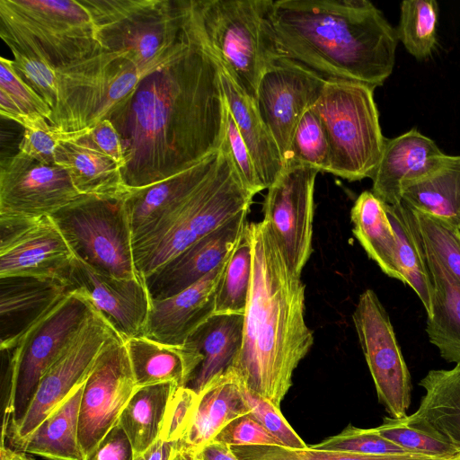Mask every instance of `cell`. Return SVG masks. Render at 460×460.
<instances>
[{"label": "cell", "instance_id": "cell-28", "mask_svg": "<svg viewBox=\"0 0 460 460\" xmlns=\"http://www.w3.org/2000/svg\"><path fill=\"white\" fill-rule=\"evenodd\" d=\"M242 385L230 367L199 394L190 425L181 446L198 452L230 421L248 413Z\"/></svg>", "mask_w": 460, "mask_h": 460}, {"label": "cell", "instance_id": "cell-27", "mask_svg": "<svg viewBox=\"0 0 460 460\" xmlns=\"http://www.w3.org/2000/svg\"><path fill=\"white\" fill-rule=\"evenodd\" d=\"M137 388L163 383L187 386L202 361L188 344L173 346L145 336L125 341Z\"/></svg>", "mask_w": 460, "mask_h": 460}, {"label": "cell", "instance_id": "cell-12", "mask_svg": "<svg viewBox=\"0 0 460 460\" xmlns=\"http://www.w3.org/2000/svg\"><path fill=\"white\" fill-rule=\"evenodd\" d=\"M116 335L110 323L93 309L69 346L42 376L21 423L7 432L14 449L85 382L102 348Z\"/></svg>", "mask_w": 460, "mask_h": 460}, {"label": "cell", "instance_id": "cell-31", "mask_svg": "<svg viewBox=\"0 0 460 460\" xmlns=\"http://www.w3.org/2000/svg\"><path fill=\"white\" fill-rule=\"evenodd\" d=\"M402 202L411 210L440 217L460 228V155H444L403 189Z\"/></svg>", "mask_w": 460, "mask_h": 460}, {"label": "cell", "instance_id": "cell-26", "mask_svg": "<svg viewBox=\"0 0 460 460\" xmlns=\"http://www.w3.org/2000/svg\"><path fill=\"white\" fill-rule=\"evenodd\" d=\"M220 78L227 110L252 156L261 182L268 189L284 169V160L278 144L261 118L255 102L221 67Z\"/></svg>", "mask_w": 460, "mask_h": 460}, {"label": "cell", "instance_id": "cell-20", "mask_svg": "<svg viewBox=\"0 0 460 460\" xmlns=\"http://www.w3.org/2000/svg\"><path fill=\"white\" fill-rule=\"evenodd\" d=\"M248 213L249 210L238 214L145 278L151 299L176 295L221 264L250 224Z\"/></svg>", "mask_w": 460, "mask_h": 460}, {"label": "cell", "instance_id": "cell-53", "mask_svg": "<svg viewBox=\"0 0 460 460\" xmlns=\"http://www.w3.org/2000/svg\"><path fill=\"white\" fill-rule=\"evenodd\" d=\"M180 447L179 441H165L159 438L148 449L136 455L134 460H172Z\"/></svg>", "mask_w": 460, "mask_h": 460}, {"label": "cell", "instance_id": "cell-6", "mask_svg": "<svg viewBox=\"0 0 460 460\" xmlns=\"http://www.w3.org/2000/svg\"><path fill=\"white\" fill-rule=\"evenodd\" d=\"M272 0H190L198 36L232 80L255 102L261 75L279 56L270 21Z\"/></svg>", "mask_w": 460, "mask_h": 460}, {"label": "cell", "instance_id": "cell-13", "mask_svg": "<svg viewBox=\"0 0 460 460\" xmlns=\"http://www.w3.org/2000/svg\"><path fill=\"white\" fill-rule=\"evenodd\" d=\"M352 319L379 402L390 417L407 416L411 392L410 371L389 314L375 291L366 289L359 296Z\"/></svg>", "mask_w": 460, "mask_h": 460}, {"label": "cell", "instance_id": "cell-42", "mask_svg": "<svg viewBox=\"0 0 460 460\" xmlns=\"http://www.w3.org/2000/svg\"><path fill=\"white\" fill-rule=\"evenodd\" d=\"M411 211L423 246L460 283V228L440 217Z\"/></svg>", "mask_w": 460, "mask_h": 460}, {"label": "cell", "instance_id": "cell-19", "mask_svg": "<svg viewBox=\"0 0 460 460\" xmlns=\"http://www.w3.org/2000/svg\"><path fill=\"white\" fill-rule=\"evenodd\" d=\"M67 281L123 341L144 336L152 300L144 280L101 273L75 257Z\"/></svg>", "mask_w": 460, "mask_h": 460}, {"label": "cell", "instance_id": "cell-47", "mask_svg": "<svg viewBox=\"0 0 460 460\" xmlns=\"http://www.w3.org/2000/svg\"><path fill=\"white\" fill-rule=\"evenodd\" d=\"M0 92L4 93L24 116L49 120L52 109L14 71L11 59L0 58Z\"/></svg>", "mask_w": 460, "mask_h": 460}, {"label": "cell", "instance_id": "cell-39", "mask_svg": "<svg viewBox=\"0 0 460 460\" xmlns=\"http://www.w3.org/2000/svg\"><path fill=\"white\" fill-rule=\"evenodd\" d=\"M435 0H406L401 3L396 34L405 49L418 60L428 59L437 45L439 16Z\"/></svg>", "mask_w": 460, "mask_h": 460}, {"label": "cell", "instance_id": "cell-5", "mask_svg": "<svg viewBox=\"0 0 460 460\" xmlns=\"http://www.w3.org/2000/svg\"><path fill=\"white\" fill-rule=\"evenodd\" d=\"M103 50L155 70L191 42L190 0H78Z\"/></svg>", "mask_w": 460, "mask_h": 460}, {"label": "cell", "instance_id": "cell-2", "mask_svg": "<svg viewBox=\"0 0 460 460\" xmlns=\"http://www.w3.org/2000/svg\"><path fill=\"white\" fill-rule=\"evenodd\" d=\"M252 275L243 342L231 368L248 391L279 407L314 344L301 275L288 265L265 220L250 223Z\"/></svg>", "mask_w": 460, "mask_h": 460}, {"label": "cell", "instance_id": "cell-45", "mask_svg": "<svg viewBox=\"0 0 460 460\" xmlns=\"http://www.w3.org/2000/svg\"><path fill=\"white\" fill-rule=\"evenodd\" d=\"M13 59L12 66L16 74L32 88L52 109L58 98L57 70L34 55L10 48Z\"/></svg>", "mask_w": 460, "mask_h": 460}, {"label": "cell", "instance_id": "cell-9", "mask_svg": "<svg viewBox=\"0 0 460 460\" xmlns=\"http://www.w3.org/2000/svg\"><path fill=\"white\" fill-rule=\"evenodd\" d=\"M153 71L103 49L58 70V98L48 121L64 131L91 128L108 119L115 107Z\"/></svg>", "mask_w": 460, "mask_h": 460}, {"label": "cell", "instance_id": "cell-14", "mask_svg": "<svg viewBox=\"0 0 460 460\" xmlns=\"http://www.w3.org/2000/svg\"><path fill=\"white\" fill-rule=\"evenodd\" d=\"M136 389L125 341L116 335L102 348L84 385L78 439L84 457L117 424Z\"/></svg>", "mask_w": 460, "mask_h": 460}, {"label": "cell", "instance_id": "cell-16", "mask_svg": "<svg viewBox=\"0 0 460 460\" xmlns=\"http://www.w3.org/2000/svg\"><path fill=\"white\" fill-rule=\"evenodd\" d=\"M81 195L67 172L18 152L2 162L0 217L51 216Z\"/></svg>", "mask_w": 460, "mask_h": 460}, {"label": "cell", "instance_id": "cell-25", "mask_svg": "<svg viewBox=\"0 0 460 460\" xmlns=\"http://www.w3.org/2000/svg\"><path fill=\"white\" fill-rule=\"evenodd\" d=\"M55 164L64 168L81 195L126 198L132 190L125 183L121 169L93 146L85 135L61 142L54 152Z\"/></svg>", "mask_w": 460, "mask_h": 460}, {"label": "cell", "instance_id": "cell-8", "mask_svg": "<svg viewBox=\"0 0 460 460\" xmlns=\"http://www.w3.org/2000/svg\"><path fill=\"white\" fill-rule=\"evenodd\" d=\"M375 88L353 81H327L312 107L330 146L328 172L349 181L371 178L385 138L374 99Z\"/></svg>", "mask_w": 460, "mask_h": 460}, {"label": "cell", "instance_id": "cell-7", "mask_svg": "<svg viewBox=\"0 0 460 460\" xmlns=\"http://www.w3.org/2000/svg\"><path fill=\"white\" fill-rule=\"evenodd\" d=\"M0 36L9 48L34 55L57 71L102 49L78 0H0Z\"/></svg>", "mask_w": 460, "mask_h": 460}, {"label": "cell", "instance_id": "cell-18", "mask_svg": "<svg viewBox=\"0 0 460 460\" xmlns=\"http://www.w3.org/2000/svg\"><path fill=\"white\" fill-rule=\"evenodd\" d=\"M326 80L284 57L276 58L258 84L255 104L283 160L303 114L320 98Z\"/></svg>", "mask_w": 460, "mask_h": 460}, {"label": "cell", "instance_id": "cell-57", "mask_svg": "<svg viewBox=\"0 0 460 460\" xmlns=\"http://www.w3.org/2000/svg\"><path fill=\"white\" fill-rule=\"evenodd\" d=\"M454 460H460V454Z\"/></svg>", "mask_w": 460, "mask_h": 460}, {"label": "cell", "instance_id": "cell-37", "mask_svg": "<svg viewBox=\"0 0 460 460\" xmlns=\"http://www.w3.org/2000/svg\"><path fill=\"white\" fill-rule=\"evenodd\" d=\"M248 226L231 252L218 280L214 314H244L252 275Z\"/></svg>", "mask_w": 460, "mask_h": 460}, {"label": "cell", "instance_id": "cell-56", "mask_svg": "<svg viewBox=\"0 0 460 460\" xmlns=\"http://www.w3.org/2000/svg\"><path fill=\"white\" fill-rule=\"evenodd\" d=\"M181 445V444H180ZM172 460H201L198 453L190 449L180 447Z\"/></svg>", "mask_w": 460, "mask_h": 460}, {"label": "cell", "instance_id": "cell-40", "mask_svg": "<svg viewBox=\"0 0 460 460\" xmlns=\"http://www.w3.org/2000/svg\"><path fill=\"white\" fill-rule=\"evenodd\" d=\"M239 460H454L457 456H433L419 453L361 455L349 452L302 449L281 446L231 447Z\"/></svg>", "mask_w": 460, "mask_h": 460}, {"label": "cell", "instance_id": "cell-36", "mask_svg": "<svg viewBox=\"0 0 460 460\" xmlns=\"http://www.w3.org/2000/svg\"><path fill=\"white\" fill-rule=\"evenodd\" d=\"M385 209L397 240L398 267L405 285L413 289L428 315L431 311L432 283L411 211L402 202L394 206L385 204Z\"/></svg>", "mask_w": 460, "mask_h": 460}, {"label": "cell", "instance_id": "cell-48", "mask_svg": "<svg viewBox=\"0 0 460 460\" xmlns=\"http://www.w3.org/2000/svg\"><path fill=\"white\" fill-rule=\"evenodd\" d=\"M222 146L229 155L233 165L244 187L254 196L265 190L252 156L228 110L226 135Z\"/></svg>", "mask_w": 460, "mask_h": 460}, {"label": "cell", "instance_id": "cell-32", "mask_svg": "<svg viewBox=\"0 0 460 460\" xmlns=\"http://www.w3.org/2000/svg\"><path fill=\"white\" fill-rule=\"evenodd\" d=\"M352 232L367 256L392 279L405 284L397 263V240L385 203L371 190L359 194L350 211Z\"/></svg>", "mask_w": 460, "mask_h": 460}, {"label": "cell", "instance_id": "cell-44", "mask_svg": "<svg viewBox=\"0 0 460 460\" xmlns=\"http://www.w3.org/2000/svg\"><path fill=\"white\" fill-rule=\"evenodd\" d=\"M317 450L349 452L361 455H386L407 452L382 437L377 429L348 425L341 433L311 446Z\"/></svg>", "mask_w": 460, "mask_h": 460}, {"label": "cell", "instance_id": "cell-34", "mask_svg": "<svg viewBox=\"0 0 460 460\" xmlns=\"http://www.w3.org/2000/svg\"><path fill=\"white\" fill-rule=\"evenodd\" d=\"M177 388L174 383L138 387L124 407L118 422L136 455L143 453L160 438L168 403Z\"/></svg>", "mask_w": 460, "mask_h": 460}, {"label": "cell", "instance_id": "cell-29", "mask_svg": "<svg viewBox=\"0 0 460 460\" xmlns=\"http://www.w3.org/2000/svg\"><path fill=\"white\" fill-rule=\"evenodd\" d=\"M243 314H214L186 341L202 357L187 387L198 394L233 365L243 342Z\"/></svg>", "mask_w": 460, "mask_h": 460}, {"label": "cell", "instance_id": "cell-10", "mask_svg": "<svg viewBox=\"0 0 460 460\" xmlns=\"http://www.w3.org/2000/svg\"><path fill=\"white\" fill-rule=\"evenodd\" d=\"M125 199L84 195L50 217L81 261L106 275L144 280L135 265Z\"/></svg>", "mask_w": 460, "mask_h": 460}, {"label": "cell", "instance_id": "cell-30", "mask_svg": "<svg viewBox=\"0 0 460 460\" xmlns=\"http://www.w3.org/2000/svg\"><path fill=\"white\" fill-rule=\"evenodd\" d=\"M432 283V303L427 316L426 333L440 357L460 366V283L425 246Z\"/></svg>", "mask_w": 460, "mask_h": 460}, {"label": "cell", "instance_id": "cell-46", "mask_svg": "<svg viewBox=\"0 0 460 460\" xmlns=\"http://www.w3.org/2000/svg\"><path fill=\"white\" fill-rule=\"evenodd\" d=\"M249 412L280 444L281 447L302 449L305 443L282 415L279 407L253 394L242 385Z\"/></svg>", "mask_w": 460, "mask_h": 460}, {"label": "cell", "instance_id": "cell-11", "mask_svg": "<svg viewBox=\"0 0 460 460\" xmlns=\"http://www.w3.org/2000/svg\"><path fill=\"white\" fill-rule=\"evenodd\" d=\"M93 308L71 292L9 350L10 397L2 431L15 429L25 416L38 385L91 315Z\"/></svg>", "mask_w": 460, "mask_h": 460}, {"label": "cell", "instance_id": "cell-21", "mask_svg": "<svg viewBox=\"0 0 460 460\" xmlns=\"http://www.w3.org/2000/svg\"><path fill=\"white\" fill-rule=\"evenodd\" d=\"M72 292L67 280L40 276L0 277V349L22 338Z\"/></svg>", "mask_w": 460, "mask_h": 460}, {"label": "cell", "instance_id": "cell-22", "mask_svg": "<svg viewBox=\"0 0 460 460\" xmlns=\"http://www.w3.org/2000/svg\"><path fill=\"white\" fill-rule=\"evenodd\" d=\"M229 255L204 278L180 293L152 299L144 336L164 344L183 345L214 314L217 286Z\"/></svg>", "mask_w": 460, "mask_h": 460}, {"label": "cell", "instance_id": "cell-52", "mask_svg": "<svg viewBox=\"0 0 460 460\" xmlns=\"http://www.w3.org/2000/svg\"><path fill=\"white\" fill-rule=\"evenodd\" d=\"M86 139L101 152L111 157L121 169L125 167L126 161L119 135L111 122L105 119L91 128L85 135Z\"/></svg>", "mask_w": 460, "mask_h": 460}, {"label": "cell", "instance_id": "cell-15", "mask_svg": "<svg viewBox=\"0 0 460 460\" xmlns=\"http://www.w3.org/2000/svg\"><path fill=\"white\" fill-rule=\"evenodd\" d=\"M320 171L305 165H285L267 189L263 215L290 268L301 272L313 252L314 183Z\"/></svg>", "mask_w": 460, "mask_h": 460}, {"label": "cell", "instance_id": "cell-49", "mask_svg": "<svg viewBox=\"0 0 460 460\" xmlns=\"http://www.w3.org/2000/svg\"><path fill=\"white\" fill-rule=\"evenodd\" d=\"M199 394L187 386L177 388L171 398L164 415L160 438L181 441L192 420Z\"/></svg>", "mask_w": 460, "mask_h": 460}, {"label": "cell", "instance_id": "cell-4", "mask_svg": "<svg viewBox=\"0 0 460 460\" xmlns=\"http://www.w3.org/2000/svg\"><path fill=\"white\" fill-rule=\"evenodd\" d=\"M253 197L222 146L218 164L208 177L133 242L140 276L146 278L199 239L250 210Z\"/></svg>", "mask_w": 460, "mask_h": 460}, {"label": "cell", "instance_id": "cell-50", "mask_svg": "<svg viewBox=\"0 0 460 460\" xmlns=\"http://www.w3.org/2000/svg\"><path fill=\"white\" fill-rule=\"evenodd\" d=\"M213 440L230 447L280 446L250 412L230 421Z\"/></svg>", "mask_w": 460, "mask_h": 460}, {"label": "cell", "instance_id": "cell-3", "mask_svg": "<svg viewBox=\"0 0 460 460\" xmlns=\"http://www.w3.org/2000/svg\"><path fill=\"white\" fill-rule=\"evenodd\" d=\"M270 21L279 56L326 81L376 88L393 73L396 30L367 0H272Z\"/></svg>", "mask_w": 460, "mask_h": 460}, {"label": "cell", "instance_id": "cell-24", "mask_svg": "<svg viewBox=\"0 0 460 460\" xmlns=\"http://www.w3.org/2000/svg\"><path fill=\"white\" fill-rule=\"evenodd\" d=\"M219 158L220 150L181 173L133 190L125 199L133 242L198 188L215 170Z\"/></svg>", "mask_w": 460, "mask_h": 460}, {"label": "cell", "instance_id": "cell-33", "mask_svg": "<svg viewBox=\"0 0 460 460\" xmlns=\"http://www.w3.org/2000/svg\"><path fill=\"white\" fill-rule=\"evenodd\" d=\"M84 383L17 449L47 460H85L78 439L79 408Z\"/></svg>", "mask_w": 460, "mask_h": 460}, {"label": "cell", "instance_id": "cell-17", "mask_svg": "<svg viewBox=\"0 0 460 460\" xmlns=\"http://www.w3.org/2000/svg\"><path fill=\"white\" fill-rule=\"evenodd\" d=\"M0 277L67 280L75 255L50 216L0 217Z\"/></svg>", "mask_w": 460, "mask_h": 460}, {"label": "cell", "instance_id": "cell-51", "mask_svg": "<svg viewBox=\"0 0 460 460\" xmlns=\"http://www.w3.org/2000/svg\"><path fill=\"white\" fill-rule=\"evenodd\" d=\"M135 456L128 437L117 422L85 457V460H134Z\"/></svg>", "mask_w": 460, "mask_h": 460}, {"label": "cell", "instance_id": "cell-54", "mask_svg": "<svg viewBox=\"0 0 460 460\" xmlns=\"http://www.w3.org/2000/svg\"><path fill=\"white\" fill-rule=\"evenodd\" d=\"M197 453L201 460H239L230 446L216 440L208 442Z\"/></svg>", "mask_w": 460, "mask_h": 460}, {"label": "cell", "instance_id": "cell-23", "mask_svg": "<svg viewBox=\"0 0 460 460\" xmlns=\"http://www.w3.org/2000/svg\"><path fill=\"white\" fill-rule=\"evenodd\" d=\"M445 154L434 140L412 128L385 138L381 160L371 177V191L384 203H402L404 187L435 165Z\"/></svg>", "mask_w": 460, "mask_h": 460}, {"label": "cell", "instance_id": "cell-41", "mask_svg": "<svg viewBox=\"0 0 460 460\" xmlns=\"http://www.w3.org/2000/svg\"><path fill=\"white\" fill-rule=\"evenodd\" d=\"M299 164L327 172L330 146L322 121L311 109L299 119L284 158V166Z\"/></svg>", "mask_w": 460, "mask_h": 460}, {"label": "cell", "instance_id": "cell-43", "mask_svg": "<svg viewBox=\"0 0 460 460\" xmlns=\"http://www.w3.org/2000/svg\"><path fill=\"white\" fill-rule=\"evenodd\" d=\"M21 126L24 133L18 146L19 152L47 164H55L54 152L61 142L77 139L91 130L64 131L49 124L41 116H26Z\"/></svg>", "mask_w": 460, "mask_h": 460}, {"label": "cell", "instance_id": "cell-35", "mask_svg": "<svg viewBox=\"0 0 460 460\" xmlns=\"http://www.w3.org/2000/svg\"><path fill=\"white\" fill-rule=\"evenodd\" d=\"M419 385L425 394L413 413L460 448V366L429 370Z\"/></svg>", "mask_w": 460, "mask_h": 460}, {"label": "cell", "instance_id": "cell-1", "mask_svg": "<svg viewBox=\"0 0 460 460\" xmlns=\"http://www.w3.org/2000/svg\"><path fill=\"white\" fill-rule=\"evenodd\" d=\"M190 44L145 76L112 111L126 161L122 175L133 190L181 173L224 143L227 107L217 60L190 20Z\"/></svg>", "mask_w": 460, "mask_h": 460}, {"label": "cell", "instance_id": "cell-55", "mask_svg": "<svg viewBox=\"0 0 460 460\" xmlns=\"http://www.w3.org/2000/svg\"><path fill=\"white\" fill-rule=\"evenodd\" d=\"M0 460H35L28 455V453L6 447L4 443H1Z\"/></svg>", "mask_w": 460, "mask_h": 460}, {"label": "cell", "instance_id": "cell-38", "mask_svg": "<svg viewBox=\"0 0 460 460\" xmlns=\"http://www.w3.org/2000/svg\"><path fill=\"white\" fill-rule=\"evenodd\" d=\"M379 434L407 452L433 456H458L453 445L428 420L414 413L401 419L385 417L377 428Z\"/></svg>", "mask_w": 460, "mask_h": 460}]
</instances>
